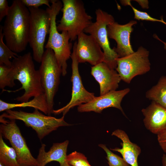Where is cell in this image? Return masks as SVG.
<instances>
[{
    "label": "cell",
    "instance_id": "cell-25",
    "mask_svg": "<svg viewBox=\"0 0 166 166\" xmlns=\"http://www.w3.org/2000/svg\"><path fill=\"white\" fill-rule=\"evenodd\" d=\"M120 2L124 6L128 5L131 7L134 13V18L138 20L160 22L166 25V22L163 20V17L160 20L152 18L147 13L140 11L133 7L131 5L130 0H121Z\"/></svg>",
    "mask_w": 166,
    "mask_h": 166
},
{
    "label": "cell",
    "instance_id": "cell-30",
    "mask_svg": "<svg viewBox=\"0 0 166 166\" xmlns=\"http://www.w3.org/2000/svg\"><path fill=\"white\" fill-rule=\"evenodd\" d=\"M162 162L163 166H166V155L164 154L162 157Z\"/></svg>",
    "mask_w": 166,
    "mask_h": 166
},
{
    "label": "cell",
    "instance_id": "cell-31",
    "mask_svg": "<svg viewBox=\"0 0 166 166\" xmlns=\"http://www.w3.org/2000/svg\"><path fill=\"white\" fill-rule=\"evenodd\" d=\"M153 37L155 38L156 39H157L159 40L160 42H162L164 44V49H166V42H165L162 40H161L158 37V36L156 34H154L153 35Z\"/></svg>",
    "mask_w": 166,
    "mask_h": 166
},
{
    "label": "cell",
    "instance_id": "cell-12",
    "mask_svg": "<svg viewBox=\"0 0 166 166\" xmlns=\"http://www.w3.org/2000/svg\"><path fill=\"white\" fill-rule=\"evenodd\" d=\"M74 47L77 59L79 63L88 62L93 66L103 62L104 52L95 39L90 35L83 32L77 37Z\"/></svg>",
    "mask_w": 166,
    "mask_h": 166
},
{
    "label": "cell",
    "instance_id": "cell-13",
    "mask_svg": "<svg viewBox=\"0 0 166 166\" xmlns=\"http://www.w3.org/2000/svg\"><path fill=\"white\" fill-rule=\"evenodd\" d=\"M137 24L134 20L121 25L116 22L109 24L107 27L108 37L114 40L116 47L113 49L119 57H122L134 52L130 42V35L133 31L132 26Z\"/></svg>",
    "mask_w": 166,
    "mask_h": 166
},
{
    "label": "cell",
    "instance_id": "cell-10",
    "mask_svg": "<svg viewBox=\"0 0 166 166\" xmlns=\"http://www.w3.org/2000/svg\"><path fill=\"white\" fill-rule=\"evenodd\" d=\"M0 133L15 150L20 166H38L37 159L32 155L15 120L0 118Z\"/></svg>",
    "mask_w": 166,
    "mask_h": 166
},
{
    "label": "cell",
    "instance_id": "cell-23",
    "mask_svg": "<svg viewBox=\"0 0 166 166\" xmlns=\"http://www.w3.org/2000/svg\"><path fill=\"white\" fill-rule=\"evenodd\" d=\"M15 80L11 67L4 64H0V88L2 91L6 86L10 88L14 87L15 85Z\"/></svg>",
    "mask_w": 166,
    "mask_h": 166
},
{
    "label": "cell",
    "instance_id": "cell-11",
    "mask_svg": "<svg viewBox=\"0 0 166 166\" xmlns=\"http://www.w3.org/2000/svg\"><path fill=\"white\" fill-rule=\"evenodd\" d=\"M70 57L72 60V73L71 78L72 84L71 98L66 105L58 109L53 110L52 113L55 115L62 113L63 115L65 116L71 109L77 106H79L83 103H88L95 97L94 93L88 91L84 87L79 71V63L77 59L75 49L73 46Z\"/></svg>",
    "mask_w": 166,
    "mask_h": 166
},
{
    "label": "cell",
    "instance_id": "cell-28",
    "mask_svg": "<svg viewBox=\"0 0 166 166\" xmlns=\"http://www.w3.org/2000/svg\"><path fill=\"white\" fill-rule=\"evenodd\" d=\"M157 136L159 144L166 155V127L157 134Z\"/></svg>",
    "mask_w": 166,
    "mask_h": 166
},
{
    "label": "cell",
    "instance_id": "cell-26",
    "mask_svg": "<svg viewBox=\"0 0 166 166\" xmlns=\"http://www.w3.org/2000/svg\"><path fill=\"white\" fill-rule=\"evenodd\" d=\"M66 161L72 166H91L83 154L76 151L67 155Z\"/></svg>",
    "mask_w": 166,
    "mask_h": 166
},
{
    "label": "cell",
    "instance_id": "cell-17",
    "mask_svg": "<svg viewBox=\"0 0 166 166\" xmlns=\"http://www.w3.org/2000/svg\"><path fill=\"white\" fill-rule=\"evenodd\" d=\"M69 141L54 143L48 152L45 151L46 145L43 144L40 148L36 158L38 166H45L52 161L58 162L60 166H65L67 163V151Z\"/></svg>",
    "mask_w": 166,
    "mask_h": 166
},
{
    "label": "cell",
    "instance_id": "cell-1",
    "mask_svg": "<svg viewBox=\"0 0 166 166\" xmlns=\"http://www.w3.org/2000/svg\"><path fill=\"white\" fill-rule=\"evenodd\" d=\"M30 12L21 0H15L2 26L6 44L13 51H24L29 43Z\"/></svg>",
    "mask_w": 166,
    "mask_h": 166
},
{
    "label": "cell",
    "instance_id": "cell-24",
    "mask_svg": "<svg viewBox=\"0 0 166 166\" xmlns=\"http://www.w3.org/2000/svg\"><path fill=\"white\" fill-rule=\"evenodd\" d=\"M98 146L106 152L109 166H131L123 158L112 152L105 145L100 144Z\"/></svg>",
    "mask_w": 166,
    "mask_h": 166
},
{
    "label": "cell",
    "instance_id": "cell-14",
    "mask_svg": "<svg viewBox=\"0 0 166 166\" xmlns=\"http://www.w3.org/2000/svg\"><path fill=\"white\" fill-rule=\"evenodd\" d=\"M130 91L129 88H126L121 90L110 91L99 97H95L88 103L78 106L77 111L81 113L93 111L100 113L105 109L114 107L119 109L125 115L121 103L124 97Z\"/></svg>",
    "mask_w": 166,
    "mask_h": 166
},
{
    "label": "cell",
    "instance_id": "cell-3",
    "mask_svg": "<svg viewBox=\"0 0 166 166\" xmlns=\"http://www.w3.org/2000/svg\"><path fill=\"white\" fill-rule=\"evenodd\" d=\"M51 7L49 8L50 26L49 36L45 47L50 49L53 51L55 56L62 69V75L65 76L67 73V61L70 57L72 44L69 42V36L66 31L59 33L56 26L57 16L63 7L62 2L59 0H50Z\"/></svg>",
    "mask_w": 166,
    "mask_h": 166
},
{
    "label": "cell",
    "instance_id": "cell-27",
    "mask_svg": "<svg viewBox=\"0 0 166 166\" xmlns=\"http://www.w3.org/2000/svg\"><path fill=\"white\" fill-rule=\"evenodd\" d=\"M23 4L28 8H39L42 5L47 6L50 8L51 5L49 4L50 0H21Z\"/></svg>",
    "mask_w": 166,
    "mask_h": 166
},
{
    "label": "cell",
    "instance_id": "cell-32",
    "mask_svg": "<svg viewBox=\"0 0 166 166\" xmlns=\"http://www.w3.org/2000/svg\"><path fill=\"white\" fill-rule=\"evenodd\" d=\"M65 166H72L69 164L67 163L66 164Z\"/></svg>",
    "mask_w": 166,
    "mask_h": 166
},
{
    "label": "cell",
    "instance_id": "cell-2",
    "mask_svg": "<svg viewBox=\"0 0 166 166\" xmlns=\"http://www.w3.org/2000/svg\"><path fill=\"white\" fill-rule=\"evenodd\" d=\"M31 53L28 52L22 55H18L12 61L11 69L15 80L18 81L22 86L14 91L6 90L9 93H15L22 89L23 94L14 99L21 102H27L32 97L44 93L38 70H36Z\"/></svg>",
    "mask_w": 166,
    "mask_h": 166
},
{
    "label": "cell",
    "instance_id": "cell-7",
    "mask_svg": "<svg viewBox=\"0 0 166 166\" xmlns=\"http://www.w3.org/2000/svg\"><path fill=\"white\" fill-rule=\"evenodd\" d=\"M42 88L48 104V115L52 113L54 98L58 90L62 74L61 68L53 51L47 49L45 51L38 69Z\"/></svg>",
    "mask_w": 166,
    "mask_h": 166
},
{
    "label": "cell",
    "instance_id": "cell-8",
    "mask_svg": "<svg viewBox=\"0 0 166 166\" xmlns=\"http://www.w3.org/2000/svg\"><path fill=\"white\" fill-rule=\"evenodd\" d=\"M96 20L84 31L88 33L96 40L103 49L105 55L103 62L111 69H116L117 67L116 59L119 58L118 54L110 47L107 29V26L115 22L113 16L100 9L95 11Z\"/></svg>",
    "mask_w": 166,
    "mask_h": 166
},
{
    "label": "cell",
    "instance_id": "cell-5",
    "mask_svg": "<svg viewBox=\"0 0 166 166\" xmlns=\"http://www.w3.org/2000/svg\"><path fill=\"white\" fill-rule=\"evenodd\" d=\"M64 117L63 115L61 118H57L46 116L37 109H34L32 113L9 109L1 114L0 118L22 121L26 126L31 127L35 131L38 138L41 140L59 127L70 125L65 121Z\"/></svg>",
    "mask_w": 166,
    "mask_h": 166
},
{
    "label": "cell",
    "instance_id": "cell-4",
    "mask_svg": "<svg viewBox=\"0 0 166 166\" xmlns=\"http://www.w3.org/2000/svg\"><path fill=\"white\" fill-rule=\"evenodd\" d=\"M62 17L57 26L58 31L67 32L71 41L92 23V17L85 11L83 2L79 0H62Z\"/></svg>",
    "mask_w": 166,
    "mask_h": 166
},
{
    "label": "cell",
    "instance_id": "cell-19",
    "mask_svg": "<svg viewBox=\"0 0 166 166\" xmlns=\"http://www.w3.org/2000/svg\"><path fill=\"white\" fill-rule=\"evenodd\" d=\"M26 107H32L41 111L46 115L48 114V105L44 93L34 97L30 101L18 103H7L0 100V112L15 108Z\"/></svg>",
    "mask_w": 166,
    "mask_h": 166
},
{
    "label": "cell",
    "instance_id": "cell-16",
    "mask_svg": "<svg viewBox=\"0 0 166 166\" xmlns=\"http://www.w3.org/2000/svg\"><path fill=\"white\" fill-rule=\"evenodd\" d=\"M141 112L144 116V125L152 133L157 135L166 127V109L161 105L152 101Z\"/></svg>",
    "mask_w": 166,
    "mask_h": 166
},
{
    "label": "cell",
    "instance_id": "cell-22",
    "mask_svg": "<svg viewBox=\"0 0 166 166\" xmlns=\"http://www.w3.org/2000/svg\"><path fill=\"white\" fill-rule=\"evenodd\" d=\"M0 64H4L11 67L12 61L10 59L15 58L18 55L12 51L4 42L2 26H0Z\"/></svg>",
    "mask_w": 166,
    "mask_h": 166
},
{
    "label": "cell",
    "instance_id": "cell-29",
    "mask_svg": "<svg viewBox=\"0 0 166 166\" xmlns=\"http://www.w3.org/2000/svg\"><path fill=\"white\" fill-rule=\"evenodd\" d=\"M10 6L7 0H0V22L8 15Z\"/></svg>",
    "mask_w": 166,
    "mask_h": 166
},
{
    "label": "cell",
    "instance_id": "cell-6",
    "mask_svg": "<svg viewBox=\"0 0 166 166\" xmlns=\"http://www.w3.org/2000/svg\"><path fill=\"white\" fill-rule=\"evenodd\" d=\"M30 20L29 43L32 50L33 59L41 63L45 52L44 46L50 26L49 8H28Z\"/></svg>",
    "mask_w": 166,
    "mask_h": 166
},
{
    "label": "cell",
    "instance_id": "cell-21",
    "mask_svg": "<svg viewBox=\"0 0 166 166\" xmlns=\"http://www.w3.org/2000/svg\"><path fill=\"white\" fill-rule=\"evenodd\" d=\"M0 163L4 166H20L18 162L17 154L15 150L4 142L1 134Z\"/></svg>",
    "mask_w": 166,
    "mask_h": 166
},
{
    "label": "cell",
    "instance_id": "cell-15",
    "mask_svg": "<svg viewBox=\"0 0 166 166\" xmlns=\"http://www.w3.org/2000/svg\"><path fill=\"white\" fill-rule=\"evenodd\" d=\"M91 73L99 85L100 95L116 90L121 80L116 69L104 62L92 67Z\"/></svg>",
    "mask_w": 166,
    "mask_h": 166
},
{
    "label": "cell",
    "instance_id": "cell-20",
    "mask_svg": "<svg viewBox=\"0 0 166 166\" xmlns=\"http://www.w3.org/2000/svg\"><path fill=\"white\" fill-rule=\"evenodd\" d=\"M146 97L166 109V76L160 77L157 83L146 93Z\"/></svg>",
    "mask_w": 166,
    "mask_h": 166
},
{
    "label": "cell",
    "instance_id": "cell-33",
    "mask_svg": "<svg viewBox=\"0 0 166 166\" xmlns=\"http://www.w3.org/2000/svg\"><path fill=\"white\" fill-rule=\"evenodd\" d=\"M0 166H4L2 164L0 163Z\"/></svg>",
    "mask_w": 166,
    "mask_h": 166
},
{
    "label": "cell",
    "instance_id": "cell-9",
    "mask_svg": "<svg viewBox=\"0 0 166 166\" xmlns=\"http://www.w3.org/2000/svg\"><path fill=\"white\" fill-rule=\"evenodd\" d=\"M149 53L145 48L140 47L136 52L116 59V69L121 80L129 83L135 77L143 75L150 71Z\"/></svg>",
    "mask_w": 166,
    "mask_h": 166
},
{
    "label": "cell",
    "instance_id": "cell-18",
    "mask_svg": "<svg viewBox=\"0 0 166 166\" xmlns=\"http://www.w3.org/2000/svg\"><path fill=\"white\" fill-rule=\"evenodd\" d=\"M112 135L115 136L121 140L122 148H116L110 149L120 153L124 160L131 166H139L138 158L141 152L140 147L131 142L127 133L123 130H116L112 132Z\"/></svg>",
    "mask_w": 166,
    "mask_h": 166
}]
</instances>
